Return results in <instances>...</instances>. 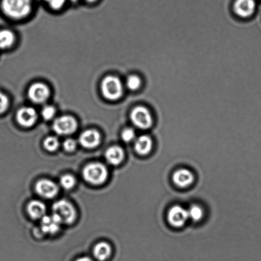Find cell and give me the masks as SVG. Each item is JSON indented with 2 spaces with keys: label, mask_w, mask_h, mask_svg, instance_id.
Returning a JSON list of instances; mask_svg holds the SVG:
<instances>
[{
  "label": "cell",
  "mask_w": 261,
  "mask_h": 261,
  "mask_svg": "<svg viewBox=\"0 0 261 261\" xmlns=\"http://www.w3.org/2000/svg\"><path fill=\"white\" fill-rule=\"evenodd\" d=\"M62 223L55 215H46L41 219V230L46 234L54 235L59 231Z\"/></svg>",
  "instance_id": "4fadbf2b"
},
{
  "label": "cell",
  "mask_w": 261,
  "mask_h": 261,
  "mask_svg": "<svg viewBox=\"0 0 261 261\" xmlns=\"http://www.w3.org/2000/svg\"><path fill=\"white\" fill-rule=\"evenodd\" d=\"M57 110L55 106L50 105H45L42 109L41 115L45 121H49L55 118Z\"/></svg>",
  "instance_id": "603a6c76"
},
{
  "label": "cell",
  "mask_w": 261,
  "mask_h": 261,
  "mask_svg": "<svg viewBox=\"0 0 261 261\" xmlns=\"http://www.w3.org/2000/svg\"><path fill=\"white\" fill-rule=\"evenodd\" d=\"M142 85V80L140 76L137 75H131L127 78L126 81V88L129 91H136L140 90Z\"/></svg>",
  "instance_id": "ffe728a7"
},
{
  "label": "cell",
  "mask_w": 261,
  "mask_h": 261,
  "mask_svg": "<svg viewBox=\"0 0 261 261\" xmlns=\"http://www.w3.org/2000/svg\"><path fill=\"white\" fill-rule=\"evenodd\" d=\"M39 118L38 113L31 106H23L19 108L16 113V119L17 123L24 128H30L37 123Z\"/></svg>",
  "instance_id": "ba28073f"
},
{
  "label": "cell",
  "mask_w": 261,
  "mask_h": 261,
  "mask_svg": "<svg viewBox=\"0 0 261 261\" xmlns=\"http://www.w3.org/2000/svg\"><path fill=\"white\" fill-rule=\"evenodd\" d=\"M233 9L236 15L241 18H249L255 13V2L254 0H236Z\"/></svg>",
  "instance_id": "30bf717a"
},
{
  "label": "cell",
  "mask_w": 261,
  "mask_h": 261,
  "mask_svg": "<svg viewBox=\"0 0 261 261\" xmlns=\"http://www.w3.org/2000/svg\"><path fill=\"white\" fill-rule=\"evenodd\" d=\"M78 123L77 119L72 115H62L55 118L52 124L54 132L61 136L72 135L77 131Z\"/></svg>",
  "instance_id": "52a82bcc"
},
{
  "label": "cell",
  "mask_w": 261,
  "mask_h": 261,
  "mask_svg": "<svg viewBox=\"0 0 261 261\" xmlns=\"http://www.w3.org/2000/svg\"><path fill=\"white\" fill-rule=\"evenodd\" d=\"M78 140L83 148L91 149L100 145L101 136L96 129H88L80 134Z\"/></svg>",
  "instance_id": "7c38bea8"
},
{
  "label": "cell",
  "mask_w": 261,
  "mask_h": 261,
  "mask_svg": "<svg viewBox=\"0 0 261 261\" xmlns=\"http://www.w3.org/2000/svg\"><path fill=\"white\" fill-rule=\"evenodd\" d=\"M106 161L111 165H119L124 158L123 149L119 146H113L109 148L105 153Z\"/></svg>",
  "instance_id": "9a60e30c"
},
{
  "label": "cell",
  "mask_w": 261,
  "mask_h": 261,
  "mask_svg": "<svg viewBox=\"0 0 261 261\" xmlns=\"http://www.w3.org/2000/svg\"><path fill=\"white\" fill-rule=\"evenodd\" d=\"M27 97L33 103L43 105L49 100L51 91L44 82H35L30 86L27 90Z\"/></svg>",
  "instance_id": "8992f818"
},
{
  "label": "cell",
  "mask_w": 261,
  "mask_h": 261,
  "mask_svg": "<svg viewBox=\"0 0 261 261\" xmlns=\"http://www.w3.org/2000/svg\"><path fill=\"white\" fill-rule=\"evenodd\" d=\"M248 88H249V85L247 86V90H248ZM247 95H248V93H247ZM246 104H247V102H246ZM245 108H246V107H245Z\"/></svg>",
  "instance_id": "4dcf8cb0"
},
{
  "label": "cell",
  "mask_w": 261,
  "mask_h": 261,
  "mask_svg": "<svg viewBox=\"0 0 261 261\" xmlns=\"http://www.w3.org/2000/svg\"><path fill=\"white\" fill-rule=\"evenodd\" d=\"M189 219L188 212L183 207L176 205L169 209L168 220L172 226L181 227L186 224Z\"/></svg>",
  "instance_id": "9c48e42d"
},
{
  "label": "cell",
  "mask_w": 261,
  "mask_h": 261,
  "mask_svg": "<svg viewBox=\"0 0 261 261\" xmlns=\"http://www.w3.org/2000/svg\"><path fill=\"white\" fill-rule=\"evenodd\" d=\"M173 181L176 186L181 188H186L193 183L194 177L193 173L188 169H180L175 172Z\"/></svg>",
  "instance_id": "5bb4252c"
},
{
  "label": "cell",
  "mask_w": 261,
  "mask_h": 261,
  "mask_svg": "<svg viewBox=\"0 0 261 261\" xmlns=\"http://www.w3.org/2000/svg\"><path fill=\"white\" fill-rule=\"evenodd\" d=\"M52 214L60 219L62 224H71L77 217L75 207L67 200H59L52 206Z\"/></svg>",
  "instance_id": "277c9868"
},
{
  "label": "cell",
  "mask_w": 261,
  "mask_h": 261,
  "mask_svg": "<svg viewBox=\"0 0 261 261\" xmlns=\"http://www.w3.org/2000/svg\"><path fill=\"white\" fill-rule=\"evenodd\" d=\"M50 7V8L54 11H60L65 7L68 0H44Z\"/></svg>",
  "instance_id": "484cf974"
},
{
  "label": "cell",
  "mask_w": 261,
  "mask_h": 261,
  "mask_svg": "<svg viewBox=\"0 0 261 261\" xmlns=\"http://www.w3.org/2000/svg\"><path fill=\"white\" fill-rule=\"evenodd\" d=\"M10 106V100L6 94L0 91V114L4 113L8 110Z\"/></svg>",
  "instance_id": "4316f807"
},
{
  "label": "cell",
  "mask_w": 261,
  "mask_h": 261,
  "mask_svg": "<svg viewBox=\"0 0 261 261\" xmlns=\"http://www.w3.org/2000/svg\"><path fill=\"white\" fill-rule=\"evenodd\" d=\"M35 191L44 198L51 199L56 196L59 188L54 182L49 179H42L37 182Z\"/></svg>",
  "instance_id": "8fae6325"
},
{
  "label": "cell",
  "mask_w": 261,
  "mask_h": 261,
  "mask_svg": "<svg viewBox=\"0 0 261 261\" xmlns=\"http://www.w3.org/2000/svg\"><path fill=\"white\" fill-rule=\"evenodd\" d=\"M187 212H188L189 219L193 221H199L204 216V210L198 205H192Z\"/></svg>",
  "instance_id": "44dd1931"
},
{
  "label": "cell",
  "mask_w": 261,
  "mask_h": 261,
  "mask_svg": "<svg viewBox=\"0 0 261 261\" xmlns=\"http://www.w3.org/2000/svg\"><path fill=\"white\" fill-rule=\"evenodd\" d=\"M130 119L134 125L140 129H148L154 123L151 111L144 106H138L133 108L130 113Z\"/></svg>",
  "instance_id": "5b68a950"
},
{
  "label": "cell",
  "mask_w": 261,
  "mask_h": 261,
  "mask_svg": "<svg viewBox=\"0 0 261 261\" xmlns=\"http://www.w3.org/2000/svg\"><path fill=\"white\" fill-rule=\"evenodd\" d=\"M122 139L125 142H131L136 139V133L133 129L128 128L124 129L121 134Z\"/></svg>",
  "instance_id": "d4e9b609"
},
{
  "label": "cell",
  "mask_w": 261,
  "mask_h": 261,
  "mask_svg": "<svg viewBox=\"0 0 261 261\" xmlns=\"http://www.w3.org/2000/svg\"><path fill=\"white\" fill-rule=\"evenodd\" d=\"M27 211L30 217L34 219H40L44 217L46 213V207L44 202L34 200L27 207Z\"/></svg>",
  "instance_id": "2e32d148"
},
{
  "label": "cell",
  "mask_w": 261,
  "mask_h": 261,
  "mask_svg": "<svg viewBox=\"0 0 261 261\" xmlns=\"http://www.w3.org/2000/svg\"><path fill=\"white\" fill-rule=\"evenodd\" d=\"M82 1L87 2L88 4H93L95 3V2H97L98 0H82Z\"/></svg>",
  "instance_id": "f546056e"
},
{
  "label": "cell",
  "mask_w": 261,
  "mask_h": 261,
  "mask_svg": "<svg viewBox=\"0 0 261 261\" xmlns=\"http://www.w3.org/2000/svg\"><path fill=\"white\" fill-rule=\"evenodd\" d=\"M16 35L10 30H0V49L11 48L16 42Z\"/></svg>",
  "instance_id": "ac0fdd59"
},
{
  "label": "cell",
  "mask_w": 261,
  "mask_h": 261,
  "mask_svg": "<svg viewBox=\"0 0 261 261\" xmlns=\"http://www.w3.org/2000/svg\"><path fill=\"white\" fill-rule=\"evenodd\" d=\"M44 146L48 151L54 152L59 148L60 141L55 136H49L45 139Z\"/></svg>",
  "instance_id": "cb8c5ba5"
},
{
  "label": "cell",
  "mask_w": 261,
  "mask_h": 261,
  "mask_svg": "<svg viewBox=\"0 0 261 261\" xmlns=\"http://www.w3.org/2000/svg\"><path fill=\"white\" fill-rule=\"evenodd\" d=\"M76 261H93L91 258L90 257H80L79 258H78V259Z\"/></svg>",
  "instance_id": "f1b7e54d"
},
{
  "label": "cell",
  "mask_w": 261,
  "mask_h": 261,
  "mask_svg": "<svg viewBox=\"0 0 261 261\" xmlns=\"http://www.w3.org/2000/svg\"><path fill=\"white\" fill-rule=\"evenodd\" d=\"M33 0H2L1 9L7 17L15 21L26 19L33 11Z\"/></svg>",
  "instance_id": "6da1fadb"
},
{
  "label": "cell",
  "mask_w": 261,
  "mask_h": 261,
  "mask_svg": "<svg viewBox=\"0 0 261 261\" xmlns=\"http://www.w3.org/2000/svg\"><path fill=\"white\" fill-rule=\"evenodd\" d=\"M101 95L106 100L116 101L124 95V85L120 78L114 75H107L101 80Z\"/></svg>",
  "instance_id": "7a4b0ae2"
},
{
  "label": "cell",
  "mask_w": 261,
  "mask_h": 261,
  "mask_svg": "<svg viewBox=\"0 0 261 261\" xmlns=\"http://www.w3.org/2000/svg\"><path fill=\"white\" fill-rule=\"evenodd\" d=\"M153 140L148 135L139 136L136 139L135 148L136 153L140 155H147L153 149Z\"/></svg>",
  "instance_id": "e0dca14e"
},
{
  "label": "cell",
  "mask_w": 261,
  "mask_h": 261,
  "mask_svg": "<svg viewBox=\"0 0 261 261\" xmlns=\"http://www.w3.org/2000/svg\"><path fill=\"white\" fill-rule=\"evenodd\" d=\"M111 253L110 245L106 242L98 243L94 248L93 253L96 259L104 261L110 257Z\"/></svg>",
  "instance_id": "d6986e66"
},
{
  "label": "cell",
  "mask_w": 261,
  "mask_h": 261,
  "mask_svg": "<svg viewBox=\"0 0 261 261\" xmlns=\"http://www.w3.org/2000/svg\"><path fill=\"white\" fill-rule=\"evenodd\" d=\"M75 184L76 179L72 175L66 174L61 177L60 185L66 190L72 189Z\"/></svg>",
  "instance_id": "7402d4cb"
},
{
  "label": "cell",
  "mask_w": 261,
  "mask_h": 261,
  "mask_svg": "<svg viewBox=\"0 0 261 261\" xmlns=\"http://www.w3.org/2000/svg\"><path fill=\"white\" fill-rule=\"evenodd\" d=\"M85 181L93 185H101L105 182L108 177V170L105 166L99 163L88 164L83 169Z\"/></svg>",
  "instance_id": "3957f363"
},
{
  "label": "cell",
  "mask_w": 261,
  "mask_h": 261,
  "mask_svg": "<svg viewBox=\"0 0 261 261\" xmlns=\"http://www.w3.org/2000/svg\"><path fill=\"white\" fill-rule=\"evenodd\" d=\"M63 148L68 153H72L77 148V142L72 138H68L63 142Z\"/></svg>",
  "instance_id": "83f0119b"
}]
</instances>
